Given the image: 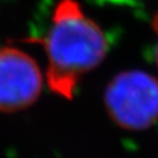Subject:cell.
Here are the masks:
<instances>
[{
    "instance_id": "obj_1",
    "label": "cell",
    "mask_w": 158,
    "mask_h": 158,
    "mask_svg": "<svg viewBox=\"0 0 158 158\" xmlns=\"http://www.w3.org/2000/svg\"><path fill=\"white\" fill-rule=\"evenodd\" d=\"M27 41L43 45L49 89L66 100L73 97L81 78L95 70L108 52L105 31L85 14L77 0H59L45 36Z\"/></svg>"
},
{
    "instance_id": "obj_2",
    "label": "cell",
    "mask_w": 158,
    "mask_h": 158,
    "mask_svg": "<svg viewBox=\"0 0 158 158\" xmlns=\"http://www.w3.org/2000/svg\"><path fill=\"white\" fill-rule=\"evenodd\" d=\"M103 100L110 118L123 130L143 131L158 121V78L146 71L117 73Z\"/></svg>"
},
{
    "instance_id": "obj_3",
    "label": "cell",
    "mask_w": 158,
    "mask_h": 158,
    "mask_svg": "<svg viewBox=\"0 0 158 158\" xmlns=\"http://www.w3.org/2000/svg\"><path fill=\"white\" fill-rule=\"evenodd\" d=\"M43 86L44 73L31 55L14 46H0V112L30 107Z\"/></svg>"
},
{
    "instance_id": "obj_4",
    "label": "cell",
    "mask_w": 158,
    "mask_h": 158,
    "mask_svg": "<svg viewBox=\"0 0 158 158\" xmlns=\"http://www.w3.org/2000/svg\"><path fill=\"white\" fill-rule=\"evenodd\" d=\"M152 27H153V31L157 36V44H156V50H154V56H156V65L158 67V13L153 16L152 19Z\"/></svg>"
}]
</instances>
